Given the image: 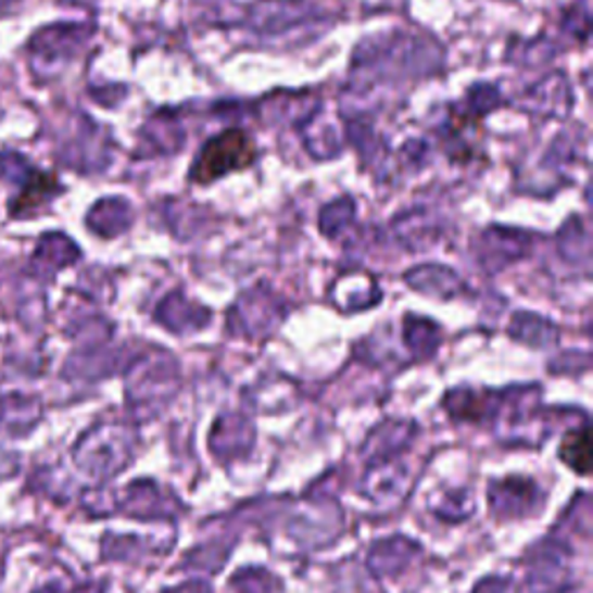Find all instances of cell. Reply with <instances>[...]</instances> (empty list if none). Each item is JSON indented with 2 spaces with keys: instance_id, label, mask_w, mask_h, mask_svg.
<instances>
[{
  "instance_id": "cell-1",
  "label": "cell",
  "mask_w": 593,
  "mask_h": 593,
  "mask_svg": "<svg viewBox=\"0 0 593 593\" xmlns=\"http://www.w3.org/2000/svg\"><path fill=\"white\" fill-rule=\"evenodd\" d=\"M253 159L255 149L251 139L241 130H228L204 144L190 177L198 184H212L223 174L251 165Z\"/></svg>"
},
{
  "instance_id": "cell-3",
  "label": "cell",
  "mask_w": 593,
  "mask_h": 593,
  "mask_svg": "<svg viewBox=\"0 0 593 593\" xmlns=\"http://www.w3.org/2000/svg\"><path fill=\"white\" fill-rule=\"evenodd\" d=\"M16 188H20V193L10 202V214L14 218L35 216L42 206H47L61 193V184L56 181V177L35 167L28 169V174L16 184Z\"/></svg>"
},
{
  "instance_id": "cell-4",
  "label": "cell",
  "mask_w": 593,
  "mask_h": 593,
  "mask_svg": "<svg viewBox=\"0 0 593 593\" xmlns=\"http://www.w3.org/2000/svg\"><path fill=\"white\" fill-rule=\"evenodd\" d=\"M562 459L575 468V474L586 476L591 468V455H589V431L580 429L568 433V439L562 443Z\"/></svg>"
},
{
  "instance_id": "cell-2",
  "label": "cell",
  "mask_w": 593,
  "mask_h": 593,
  "mask_svg": "<svg viewBox=\"0 0 593 593\" xmlns=\"http://www.w3.org/2000/svg\"><path fill=\"white\" fill-rule=\"evenodd\" d=\"M86 30L77 24H51L40 28L28 42L33 70L40 65H56L73 59L77 47L84 42Z\"/></svg>"
},
{
  "instance_id": "cell-5",
  "label": "cell",
  "mask_w": 593,
  "mask_h": 593,
  "mask_svg": "<svg viewBox=\"0 0 593 593\" xmlns=\"http://www.w3.org/2000/svg\"><path fill=\"white\" fill-rule=\"evenodd\" d=\"M16 3H20V0H0V14H10V12H14Z\"/></svg>"
}]
</instances>
